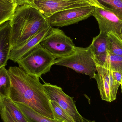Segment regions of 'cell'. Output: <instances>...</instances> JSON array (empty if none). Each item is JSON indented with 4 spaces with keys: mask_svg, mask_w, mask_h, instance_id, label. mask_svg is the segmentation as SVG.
Returning <instances> with one entry per match:
<instances>
[{
    "mask_svg": "<svg viewBox=\"0 0 122 122\" xmlns=\"http://www.w3.org/2000/svg\"><path fill=\"white\" fill-rule=\"evenodd\" d=\"M10 88L9 97L14 102L25 104L40 114L55 119L50 100L39 78L26 73L19 66L9 68Z\"/></svg>",
    "mask_w": 122,
    "mask_h": 122,
    "instance_id": "6da1fadb",
    "label": "cell"
},
{
    "mask_svg": "<svg viewBox=\"0 0 122 122\" xmlns=\"http://www.w3.org/2000/svg\"><path fill=\"white\" fill-rule=\"evenodd\" d=\"M11 27V48L21 46L50 24L48 18L30 4L18 6L10 20Z\"/></svg>",
    "mask_w": 122,
    "mask_h": 122,
    "instance_id": "7a4b0ae2",
    "label": "cell"
},
{
    "mask_svg": "<svg viewBox=\"0 0 122 122\" xmlns=\"http://www.w3.org/2000/svg\"><path fill=\"white\" fill-rule=\"evenodd\" d=\"M71 68L79 73L95 77L97 72L95 55L92 45L86 48L75 46L71 55L56 59L55 64Z\"/></svg>",
    "mask_w": 122,
    "mask_h": 122,
    "instance_id": "3957f363",
    "label": "cell"
},
{
    "mask_svg": "<svg viewBox=\"0 0 122 122\" xmlns=\"http://www.w3.org/2000/svg\"><path fill=\"white\" fill-rule=\"evenodd\" d=\"M56 59L39 44L16 62L26 73L39 78L50 71Z\"/></svg>",
    "mask_w": 122,
    "mask_h": 122,
    "instance_id": "277c9868",
    "label": "cell"
},
{
    "mask_svg": "<svg viewBox=\"0 0 122 122\" xmlns=\"http://www.w3.org/2000/svg\"><path fill=\"white\" fill-rule=\"evenodd\" d=\"M40 44L56 59L71 55L76 46L72 39L62 30L52 27Z\"/></svg>",
    "mask_w": 122,
    "mask_h": 122,
    "instance_id": "5b68a950",
    "label": "cell"
},
{
    "mask_svg": "<svg viewBox=\"0 0 122 122\" xmlns=\"http://www.w3.org/2000/svg\"><path fill=\"white\" fill-rule=\"evenodd\" d=\"M92 16L98 22L100 32L107 34L110 31L117 34L122 39V12L105 6L95 7Z\"/></svg>",
    "mask_w": 122,
    "mask_h": 122,
    "instance_id": "8992f818",
    "label": "cell"
},
{
    "mask_svg": "<svg viewBox=\"0 0 122 122\" xmlns=\"http://www.w3.org/2000/svg\"><path fill=\"white\" fill-rule=\"evenodd\" d=\"M95 9L93 6L77 7L64 10L48 18L51 26H67L85 20L93 15Z\"/></svg>",
    "mask_w": 122,
    "mask_h": 122,
    "instance_id": "52a82bcc",
    "label": "cell"
},
{
    "mask_svg": "<svg viewBox=\"0 0 122 122\" xmlns=\"http://www.w3.org/2000/svg\"><path fill=\"white\" fill-rule=\"evenodd\" d=\"M44 90L49 99L56 102L75 122H84V118L77 109L73 98L66 94L60 87L44 82Z\"/></svg>",
    "mask_w": 122,
    "mask_h": 122,
    "instance_id": "ba28073f",
    "label": "cell"
},
{
    "mask_svg": "<svg viewBox=\"0 0 122 122\" xmlns=\"http://www.w3.org/2000/svg\"><path fill=\"white\" fill-rule=\"evenodd\" d=\"M29 4L36 8L47 18L64 10L92 5L78 0H30Z\"/></svg>",
    "mask_w": 122,
    "mask_h": 122,
    "instance_id": "9c48e42d",
    "label": "cell"
},
{
    "mask_svg": "<svg viewBox=\"0 0 122 122\" xmlns=\"http://www.w3.org/2000/svg\"><path fill=\"white\" fill-rule=\"evenodd\" d=\"M97 73L94 79L102 100L111 102L115 100L120 84L115 81L112 71L97 64Z\"/></svg>",
    "mask_w": 122,
    "mask_h": 122,
    "instance_id": "30bf717a",
    "label": "cell"
},
{
    "mask_svg": "<svg viewBox=\"0 0 122 122\" xmlns=\"http://www.w3.org/2000/svg\"><path fill=\"white\" fill-rule=\"evenodd\" d=\"M52 27L50 24H49L43 28L23 46L17 48L11 49L9 60L15 62H17L19 60L40 44L44 37L49 33Z\"/></svg>",
    "mask_w": 122,
    "mask_h": 122,
    "instance_id": "8fae6325",
    "label": "cell"
},
{
    "mask_svg": "<svg viewBox=\"0 0 122 122\" xmlns=\"http://www.w3.org/2000/svg\"><path fill=\"white\" fill-rule=\"evenodd\" d=\"M11 27L10 20L0 26V68L6 66L11 48Z\"/></svg>",
    "mask_w": 122,
    "mask_h": 122,
    "instance_id": "7c38bea8",
    "label": "cell"
},
{
    "mask_svg": "<svg viewBox=\"0 0 122 122\" xmlns=\"http://www.w3.org/2000/svg\"><path fill=\"white\" fill-rule=\"evenodd\" d=\"M96 64L112 71L122 72V56L108 52L95 56Z\"/></svg>",
    "mask_w": 122,
    "mask_h": 122,
    "instance_id": "4fadbf2b",
    "label": "cell"
},
{
    "mask_svg": "<svg viewBox=\"0 0 122 122\" xmlns=\"http://www.w3.org/2000/svg\"><path fill=\"white\" fill-rule=\"evenodd\" d=\"M8 112L18 122H29L22 112L9 97H0V110Z\"/></svg>",
    "mask_w": 122,
    "mask_h": 122,
    "instance_id": "5bb4252c",
    "label": "cell"
},
{
    "mask_svg": "<svg viewBox=\"0 0 122 122\" xmlns=\"http://www.w3.org/2000/svg\"><path fill=\"white\" fill-rule=\"evenodd\" d=\"M14 103L20 109L29 122H62L43 116L25 104L20 102Z\"/></svg>",
    "mask_w": 122,
    "mask_h": 122,
    "instance_id": "9a60e30c",
    "label": "cell"
},
{
    "mask_svg": "<svg viewBox=\"0 0 122 122\" xmlns=\"http://www.w3.org/2000/svg\"><path fill=\"white\" fill-rule=\"evenodd\" d=\"M91 44L93 47L95 56L103 55L109 52L107 34L100 32L98 36L93 38Z\"/></svg>",
    "mask_w": 122,
    "mask_h": 122,
    "instance_id": "2e32d148",
    "label": "cell"
},
{
    "mask_svg": "<svg viewBox=\"0 0 122 122\" xmlns=\"http://www.w3.org/2000/svg\"><path fill=\"white\" fill-rule=\"evenodd\" d=\"M18 6L15 3L0 0V26L10 20Z\"/></svg>",
    "mask_w": 122,
    "mask_h": 122,
    "instance_id": "e0dca14e",
    "label": "cell"
},
{
    "mask_svg": "<svg viewBox=\"0 0 122 122\" xmlns=\"http://www.w3.org/2000/svg\"><path fill=\"white\" fill-rule=\"evenodd\" d=\"M10 77L5 66L0 68V97H9L10 88Z\"/></svg>",
    "mask_w": 122,
    "mask_h": 122,
    "instance_id": "ac0fdd59",
    "label": "cell"
},
{
    "mask_svg": "<svg viewBox=\"0 0 122 122\" xmlns=\"http://www.w3.org/2000/svg\"><path fill=\"white\" fill-rule=\"evenodd\" d=\"M109 52L122 56V39L112 31L107 34Z\"/></svg>",
    "mask_w": 122,
    "mask_h": 122,
    "instance_id": "d6986e66",
    "label": "cell"
},
{
    "mask_svg": "<svg viewBox=\"0 0 122 122\" xmlns=\"http://www.w3.org/2000/svg\"><path fill=\"white\" fill-rule=\"evenodd\" d=\"M50 102L55 119L62 122H75L56 102L50 100Z\"/></svg>",
    "mask_w": 122,
    "mask_h": 122,
    "instance_id": "ffe728a7",
    "label": "cell"
},
{
    "mask_svg": "<svg viewBox=\"0 0 122 122\" xmlns=\"http://www.w3.org/2000/svg\"><path fill=\"white\" fill-rule=\"evenodd\" d=\"M106 4L111 8L122 12V0H98Z\"/></svg>",
    "mask_w": 122,
    "mask_h": 122,
    "instance_id": "44dd1931",
    "label": "cell"
},
{
    "mask_svg": "<svg viewBox=\"0 0 122 122\" xmlns=\"http://www.w3.org/2000/svg\"><path fill=\"white\" fill-rule=\"evenodd\" d=\"M0 116L3 122H18L4 110H0Z\"/></svg>",
    "mask_w": 122,
    "mask_h": 122,
    "instance_id": "7402d4cb",
    "label": "cell"
},
{
    "mask_svg": "<svg viewBox=\"0 0 122 122\" xmlns=\"http://www.w3.org/2000/svg\"><path fill=\"white\" fill-rule=\"evenodd\" d=\"M112 77L115 81L119 84L122 83V72L116 71H112Z\"/></svg>",
    "mask_w": 122,
    "mask_h": 122,
    "instance_id": "603a6c76",
    "label": "cell"
},
{
    "mask_svg": "<svg viewBox=\"0 0 122 122\" xmlns=\"http://www.w3.org/2000/svg\"><path fill=\"white\" fill-rule=\"evenodd\" d=\"M92 3L93 6L96 8H104L105 6L101 3L98 0H89Z\"/></svg>",
    "mask_w": 122,
    "mask_h": 122,
    "instance_id": "cb8c5ba5",
    "label": "cell"
},
{
    "mask_svg": "<svg viewBox=\"0 0 122 122\" xmlns=\"http://www.w3.org/2000/svg\"><path fill=\"white\" fill-rule=\"evenodd\" d=\"M15 3L18 6L22 5L24 4H26L25 0H14Z\"/></svg>",
    "mask_w": 122,
    "mask_h": 122,
    "instance_id": "d4e9b609",
    "label": "cell"
},
{
    "mask_svg": "<svg viewBox=\"0 0 122 122\" xmlns=\"http://www.w3.org/2000/svg\"><path fill=\"white\" fill-rule=\"evenodd\" d=\"M78 0L82 1V2H84V3H87L90 4H91L93 6V5L92 4L91 2H90L89 0Z\"/></svg>",
    "mask_w": 122,
    "mask_h": 122,
    "instance_id": "484cf974",
    "label": "cell"
},
{
    "mask_svg": "<svg viewBox=\"0 0 122 122\" xmlns=\"http://www.w3.org/2000/svg\"><path fill=\"white\" fill-rule=\"evenodd\" d=\"M84 122H95L94 121H91L90 120H88L86 119H85L84 118Z\"/></svg>",
    "mask_w": 122,
    "mask_h": 122,
    "instance_id": "4316f807",
    "label": "cell"
},
{
    "mask_svg": "<svg viewBox=\"0 0 122 122\" xmlns=\"http://www.w3.org/2000/svg\"><path fill=\"white\" fill-rule=\"evenodd\" d=\"M6 0L8 1H10V2H13V3H15V1L14 0Z\"/></svg>",
    "mask_w": 122,
    "mask_h": 122,
    "instance_id": "83f0119b",
    "label": "cell"
},
{
    "mask_svg": "<svg viewBox=\"0 0 122 122\" xmlns=\"http://www.w3.org/2000/svg\"><path fill=\"white\" fill-rule=\"evenodd\" d=\"M121 89H122V83L121 84Z\"/></svg>",
    "mask_w": 122,
    "mask_h": 122,
    "instance_id": "f1b7e54d",
    "label": "cell"
},
{
    "mask_svg": "<svg viewBox=\"0 0 122 122\" xmlns=\"http://www.w3.org/2000/svg\"><path fill=\"white\" fill-rule=\"evenodd\" d=\"M26 4H28V0H25Z\"/></svg>",
    "mask_w": 122,
    "mask_h": 122,
    "instance_id": "f546056e",
    "label": "cell"
},
{
    "mask_svg": "<svg viewBox=\"0 0 122 122\" xmlns=\"http://www.w3.org/2000/svg\"><path fill=\"white\" fill-rule=\"evenodd\" d=\"M30 0H28V4H29V2Z\"/></svg>",
    "mask_w": 122,
    "mask_h": 122,
    "instance_id": "4dcf8cb0",
    "label": "cell"
}]
</instances>
